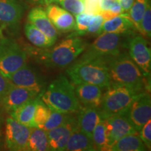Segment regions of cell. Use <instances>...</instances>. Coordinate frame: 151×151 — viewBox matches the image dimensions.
I'll list each match as a JSON object with an SVG mask.
<instances>
[{
	"instance_id": "6da1fadb",
	"label": "cell",
	"mask_w": 151,
	"mask_h": 151,
	"mask_svg": "<svg viewBox=\"0 0 151 151\" xmlns=\"http://www.w3.org/2000/svg\"><path fill=\"white\" fill-rule=\"evenodd\" d=\"M39 97L50 109L59 112L76 113L81 107L74 86L63 75H60L50 83Z\"/></svg>"
},
{
	"instance_id": "7a4b0ae2",
	"label": "cell",
	"mask_w": 151,
	"mask_h": 151,
	"mask_svg": "<svg viewBox=\"0 0 151 151\" xmlns=\"http://www.w3.org/2000/svg\"><path fill=\"white\" fill-rule=\"evenodd\" d=\"M67 74L73 85L88 83L102 88L111 86L109 67L106 59H82L73 63L67 70Z\"/></svg>"
},
{
	"instance_id": "3957f363",
	"label": "cell",
	"mask_w": 151,
	"mask_h": 151,
	"mask_svg": "<svg viewBox=\"0 0 151 151\" xmlns=\"http://www.w3.org/2000/svg\"><path fill=\"white\" fill-rule=\"evenodd\" d=\"M88 43L80 37H69L54 48H42L35 52L37 58L47 67L62 68L75 61L84 52Z\"/></svg>"
},
{
	"instance_id": "277c9868",
	"label": "cell",
	"mask_w": 151,
	"mask_h": 151,
	"mask_svg": "<svg viewBox=\"0 0 151 151\" xmlns=\"http://www.w3.org/2000/svg\"><path fill=\"white\" fill-rule=\"evenodd\" d=\"M111 84L126 86L144 91V75L127 52L106 59Z\"/></svg>"
},
{
	"instance_id": "5b68a950",
	"label": "cell",
	"mask_w": 151,
	"mask_h": 151,
	"mask_svg": "<svg viewBox=\"0 0 151 151\" xmlns=\"http://www.w3.org/2000/svg\"><path fill=\"white\" fill-rule=\"evenodd\" d=\"M102 96L99 113L101 119L126 112L133 100L144 91L118 84H111Z\"/></svg>"
},
{
	"instance_id": "8992f818",
	"label": "cell",
	"mask_w": 151,
	"mask_h": 151,
	"mask_svg": "<svg viewBox=\"0 0 151 151\" xmlns=\"http://www.w3.org/2000/svg\"><path fill=\"white\" fill-rule=\"evenodd\" d=\"M27 53L12 39L0 38V73L8 78L27 64Z\"/></svg>"
},
{
	"instance_id": "52a82bcc",
	"label": "cell",
	"mask_w": 151,
	"mask_h": 151,
	"mask_svg": "<svg viewBox=\"0 0 151 151\" xmlns=\"http://www.w3.org/2000/svg\"><path fill=\"white\" fill-rule=\"evenodd\" d=\"M122 45V35L116 33L103 32L92 44L87 46L82 59H106L120 53Z\"/></svg>"
},
{
	"instance_id": "ba28073f",
	"label": "cell",
	"mask_w": 151,
	"mask_h": 151,
	"mask_svg": "<svg viewBox=\"0 0 151 151\" xmlns=\"http://www.w3.org/2000/svg\"><path fill=\"white\" fill-rule=\"evenodd\" d=\"M31 127L24 125L11 117L6 120L5 146L13 151L27 150V142Z\"/></svg>"
},
{
	"instance_id": "9c48e42d",
	"label": "cell",
	"mask_w": 151,
	"mask_h": 151,
	"mask_svg": "<svg viewBox=\"0 0 151 151\" xmlns=\"http://www.w3.org/2000/svg\"><path fill=\"white\" fill-rule=\"evenodd\" d=\"M134 127L139 132L151 117V99L148 92H141L133 100L124 113Z\"/></svg>"
},
{
	"instance_id": "30bf717a",
	"label": "cell",
	"mask_w": 151,
	"mask_h": 151,
	"mask_svg": "<svg viewBox=\"0 0 151 151\" xmlns=\"http://www.w3.org/2000/svg\"><path fill=\"white\" fill-rule=\"evenodd\" d=\"M129 55L144 76L150 74L151 52L148 41L141 36H134L128 41Z\"/></svg>"
},
{
	"instance_id": "8fae6325",
	"label": "cell",
	"mask_w": 151,
	"mask_h": 151,
	"mask_svg": "<svg viewBox=\"0 0 151 151\" xmlns=\"http://www.w3.org/2000/svg\"><path fill=\"white\" fill-rule=\"evenodd\" d=\"M102 120L104 122L108 139V150L109 147L120 138L126 135L139 133L124 113L108 117Z\"/></svg>"
},
{
	"instance_id": "7c38bea8",
	"label": "cell",
	"mask_w": 151,
	"mask_h": 151,
	"mask_svg": "<svg viewBox=\"0 0 151 151\" xmlns=\"http://www.w3.org/2000/svg\"><path fill=\"white\" fill-rule=\"evenodd\" d=\"M24 9L18 0H0V25L2 29L16 30L23 15Z\"/></svg>"
},
{
	"instance_id": "4fadbf2b",
	"label": "cell",
	"mask_w": 151,
	"mask_h": 151,
	"mask_svg": "<svg viewBox=\"0 0 151 151\" xmlns=\"http://www.w3.org/2000/svg\"><path fill=\"white\" fill-rule=\"evenodd\" d=\"M14 86L25 88L40 94L44 88V83L27 64L7 78Z\"/></svg>"
},
{
	"instance_id": "5bb4252c",
	"label": "cell",
	"mask_w": 151,
	"mask_h": 151,
	"mask_svg": "<svg viewBox=\"0 0 151 151\" xmlns=\"http://www.w3.org/2000/svg\"><path fill=\"white\" fill-rule=\"evenodd\" d=\"M39 93L34 90L13 85L7 91L0 104L6 112L10 113L29 100L35 99Z\"/></svg>"
},
{
	"instance_id": "9a60e30c",
	"label": "cell",
	"mask_w": 151,
	"mask_h": 151,
	"mask_svg": "<svg viewBox=\"0 0 151 151\" xmlns=\"http://www.w3.org/2000/svg\"><path fill=\"white\" fill-rule=\"evenodd\" d=\"M45 10L58 32L65 33L76 30L75 18L69 11L53 4L46 5Z\"/></svg>"
},
{
	"instance_id": "2e32d148",
	"label": "cell",
	"mask_w": 151,
	"mask_h": 151,
	"mask_svg": "<svg viewBox=\"0 0 151 151\" xmlns=\"http://www.w3.org/2000/svg\"><path fill=\"white\" fill-rule=\"evenodd\" d=\"M76 126V117L59 127L47 131L50 150H65L69 138Z\"/></svg>"
},
{
	"instance_id": "e0dca14e",
	"label": "cell",
	"mask_w": 151,
	"mask_h": 151,
	"mask_svg": "<svg viewBox=\"0 0 151 151\" xmlns=\"http://www.w3.org/2000/svg\"><path fill=\"white\" fill-rule=\"evenodd\" d=\"M27 20L53 42H56L58 35V30L47 16L46 10L42 7L37 6L32 9L27 16Z\"/></svg>"
},
{
	"instance_id": "ac0fdd59",
	"label": "cell",
	"mask_w": 151,
	"mask_h": 151,
	"mask_svg": "<svg viewBox=\"0 0 151 151\" xmlns=\"http://www.w3.org/2000/svg\"><path fill=\"white\" fill-rule=\"evenodd\" d=\"M77 113L76 127L92 139L94 129L101 120L99 109L94 107L81 106Z\"/></svg>"
},
{
	"instance_id": "d6986e66",
	"label": "cell",
	"mask_w": 151,
	"mask_h": 151,
	"mask_svg": "<svg viewBox=\"0 0 151 151\" xmlns=\"http://www.w3.org/2000/svg\"><path fill=\"white\" fill-rule=\"evenodd\" d=\"M75 86V92L79 102L82 103L84 106L99 109L103 96L101 87L88 83H80Z\"/></svg>"
},
{
	"instance_id": "ffe728a7",
	"label": "cell",
	"mask_w": 151,
	"mask_h": 151,
	"mask_svg": "<svg viewBox=\"0 0 151 151\" xmlns=\"http://www.w3.org/2000/svg\"><path fill=\"white\" fill-rule=\"evenodd\" d=\"M133 29H136L128 14H122L113 18L106 20L100 28L97 35L103 32H110L125 35L131 33Z\"/></svg>"
},
{
	"instance_id": "44dd1931",
	"label": "cell",
	"mask_w": 151,
	"mask_h": 151,
	"mask_svg": "<svg viewBox=\"0 0 151 151\" xmlns=\"http://www.w3.org/2000/svg\"><path fill=\"white\" fill-rule=\"evenodd\" d=\"M38 97L20 106L9 113L10 116L24 125L29 127H37L34 121V116H35Z\"/></svg>"
},
{
	"instance_id": "7402d4cb",
	"label": "cell",
	"mask_w": 151,
	"mask_h": 151,
	"mask_svg": "<svg viewBox=\"0 0 151 151\" xmlns=\"http://www.w3.org/2000/svg\"><path fill=\"white\" fill-rule=\"evenodd\" d=\"M65 150L94 151L96 150L92 139L76 126L69 138Z\"/></svg>"
},
{
	"instance_id": "603a6c76",
	"label": "cell",
	"mask_w": 151,
	"mask_h": 151,
	"mask_svg": "<svg viewBox=\"0 0 151 151\" xmlns=\"http://www.w3.org/2000/svg\"><path fill=\"white\" fill-rule=\"evenodd\" d=\"M147 147L138 134L126 135L109 147L111 151H144Z\"/></svg>"
},
{
	"instance_id": "cb8c5ba5",
	"label": "cell",
	"mask_w": 151,
	"mask_h": 151,
	"mask_svg": "<svg viewBox=\"0 0 151 151\" xmlns=\"http://www.w3.org/2000/svg\"><path fill=\"white\" fill-rule=\"evenodd\" d=\"M27 150H50L46 131L39 127H31L27 142Z\"/></svg>"
},
{
	"instance_id": "d4e9b609",
	"label": "cell",
	"mask_w": 151,
	"mask_h": 151,
	"mask_svg": "<svg viewBox=\"0 0 151 151\" xmlns=\"http://www.w3.org/2000/svg\"><path fill=\"white\" fill-rule=\"evenodd\" d=\"M24 33L29 42L39 48H47L55 44L51 39L29 22L24 26Z\"/></svg>"
},
{
	"instance_id": "484cf974",
	"label": "cell",
	"mask_w": 151,
	"mask_h": 151,
	"mask_svg": "<svg viewBox=\"0 0 151 151\" xmlns=\"http://www.w3.org/2000/svg\"><path fill=\"white\" fill-rule=\"evenodd\" d=\"M74 113H67L59 112L52 109H50L49 117L45 124L41 129H44L45 131H48L53 128L62 125V124L66 123V122L70 121L72 119L75 118Z\"/></svg>"
},
{
	"instance_id": "4316f807",
	"label": "cell",
	"mask_w": 151,
	"mask_h": 151,
	"mask_svg": "<svg viewBox=\"0 0 151 151\" xmlns=\"http://www.w3.org/2000/svg\"><path fill=\"white\" fill-rule=\"evenodd\" d=\"M92 140L96 150H108V139L104 120L98 122L92 132Z\"/></svg>"
},
{
	"instance_id": "83f0119b",
	"label": "cell",
	"mask_w": 151,
	"mask_h": 151,
	"mask_svg": "<svg viewBox=\"0 0 151 151\" xmlns=\"http://www.w3.org/2000/svg\"><path fill=\"white\" fill-rule=\"evenodd\" d=\"M150 2V0H134L131 9L128 12V16L136 29L138 30L139 29L141 18Z\"/></svg>"
},
{
	"instance_id": "f1b7e54d",
	"label": "cell",
	"mask_w": 151,
	"mask_h": 151,
	"mask_svg": "<svg viewBox=\"0 0 151 151\" xmlns=\"http://www.w3.org/2000/svg\"><path fill=\"white\" fill-rule=\"evenodd\" d=\"M50 109L48 106L45 104L38 97L37 106H36L34 121L36 124L37 127L42 128L43 124L48 120L49 114H50Z\"/></svg>"
},
{
	"instance_id": "f546056e",
	"label": "cell",
	"mask_w": 151,
	"mask_h": 151,
	"mask_svg": "<svg viewBox=\"0 0 151 151\" xmlns=\"http://www.w3.org/2000/svg\"><path fill=\"white\" fill-rule=\"evenodd\" d=\"M72 15H77L84 11L83 0H52Z\"/></svg>"
},
{
	"instance_id": "4dcf8cb0",
	"label": "cell",
	"mask_w": 151,
	"mask_h": 151,
	"mask_svg": "<svg viewBox=\"0 0 151 151\" xmlns=\"http://www.w3.org/2000/svg\"><path fill=\"white\" fill-rule=\"evenodd\" d=\"M76 31L77 35H86V30L91 24L94 15L88 14L86 12L76 15Z\"/></svg>"
},
{
	"instance_id": "1f68e13d",
	"label": "cell",
	"mask_w": 151,
	"mask_h": 151,
	"mask_svg": "<svg viewBox=\"0 0 151 151\" xmlns=\"http://www.w3.org/2000/svg\"><path fill=\"white\" fill-rule=\"evenodd\" d=\"M139 31L146 35V37L150 38L151 37V6L150 2L148 4V6L145 11L143 16L141 18L140 24H139Z\"/></svg>"
},
{
	"instance_id": "d6a6232c",
	"label": "cell",
	"mask_w": 151,
	"mask_h": 151,
	"mask_svg": "<svg viewBox=\"0 0 151 151\" xmlns=\"http://www.w3.org/2000/svg\"><path fill=\"white\" fill-rule=\"evenodd\" d=\"M139 137L146 145L147 148H151V120H148L139 131Z\"/></svg>"
},
{
	"instance_id": "836d02e7",
	"label": "cell",
	"mask_w": 151,
	"mask_h": 151,
	"mask_svg": "<svg viewBox=\"0 0 151 151\" xmlns=\"http://www.w3.org/2000/svg\"><path fill=\"white\" fill-rule=\"evenodd\" d=\"M104 21V18L100 14L94 15L91 24L88 28V29L86 30V34H98Z\"/></svg>"
},
{
	"instance_id": "e575fe53",
	"label": "cell",
	"mask_w": 151,
	"mask_h": 151,
	"mask_svg": "<svg viewBox=\"0 0 151 151\" xmlns=\"http://www.w3.org/2000/svg\"><path fill=\"white\" fill-rule=\"evenodd\" d=\"M84 11L88 14H99V0H83Z\"/></svg>"
},
{
	"instance_id": "d590c367",
	"label": "cell",
	"mask_w": 151,
	"mask_h": 151,
	"mask_svg": "<svg viewBox=\"0 0 151 151\" xmlns=\"http://www.w3.org/2000/svg\"><path fill=\"white\" fill-rule=\"evenodd\" d=\"M13 85L14 84H12V83L6 77L4 76L0 73V103L5 96L6 93Z\"/></svg>"
},
{
	"instance_id": "8d00e7d4",
	"label": "cell",
	"mask_w": 151,
	"mask_h": 151,
	"mask_svg": "<svg viewBox=\"0 0 151 151\" xmlns=\"http://www.w3.org/2000/svg\"><path fill=\"white\" fill-rule=\"evenodd\" d=\"M134 0H118L123 14H128Z\"/></svg>"
},
{
	"instance_id": "74e56055",
	"label": "cell",
	"mask_w": 151,
	"mask_h": 151,
	"mask_svg": "<svg viewBox=\"0 0 151 151\" xmlns=\"http://www.w3.org/2000/svg\"><path fill=\"white\" fill-rule=\"evenodd\" d=\"M30 3L33 4H43V0H29Z\"/></svg>"
},
{
	"instance_id": "f35d334b",
	"label": "cell",
	"mask_w": 151,
	"mask_h": 151,
	"mask_svg": "<svg viewBox=\"0 0 151 151\" xmlns=\"http://www.w3.org/2000/svg\"><path fill=\"white\" fill-rule=\"evenodd\" d=\"M43 4H45L46 5L52 4V0H43Z\"/></svg>"
},
{
	"instance_id": "ab89813d",
	"label": "cell",
	"mask_w": 151,
	"mask_h": 151,
	"mask_svg": "<svg viewBox=\"0 0 151 151\" xmlns=\"http://www.w3.org/2000/svg\"><path fill=\"white\" fill-rule=\"evenodd\" d=\"M4 37L3 34V29L1 27H0V38H3Z\"/></svg>"
},
{
	"instance_id": "60d3db41",
	"label": "cell",
	"mask_w": 151,
	"mask_h": 151,
	"mask_svg": "<svg viewBox=\"0 0 151 151\" xmlns=\"http://www.w3.org/2000/svg\"><path fill=\"white\" fill-rule=\"evenodd\" d=\"M2 117H1V114H0V127H1V124H2Z\"/></svg>"
},
{
	"instance_id": "b9f144b4",
	"label": "cell",
	"mask_w": 151,
	"mask_h": 151,
	"mask_svg": "<svg viewBox=\"0 0 151 151\" xmlns=\"http://www.w3.org/2000/svg\"><path fill=\"white\" fill-rule=\"evenodd\" d=\"M1 132H0V146H1Z\"/></svg>"
}]
</instances>
